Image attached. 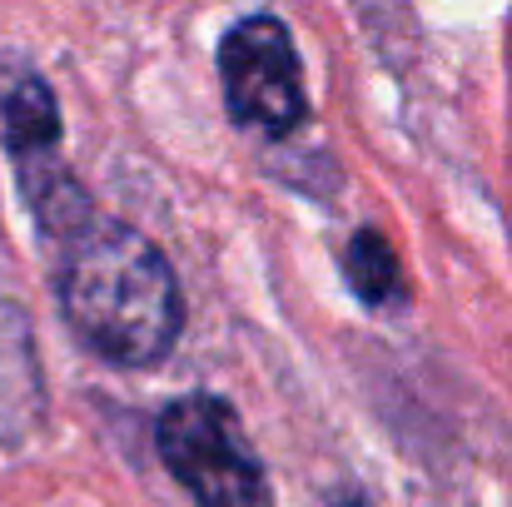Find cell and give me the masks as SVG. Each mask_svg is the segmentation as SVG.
<instances>
[{"label": "cell", "mask_w": 512, "mask_h": 507, "mask_svg": "<svg viewBox=\"0 0 512 507\" xmlns=\"http://www.w3.org/2000/svg\"><path fill=\"white\" fill-rule=\"evenodd\" d=\"M60 314L70 334L115 368H155L184 334V289L165 249L130 229L95 219L60 259Z\"/></svg>", "instance_id": "cell-1"}, {"label": "cell", "mask_w": 512, "mask_h": 507, "mask_svg": "<svg viewBox=\"0 0 512 507\" xmlns=\"http://www.w3.org/2000/svg\"><path fill=\"white\" fill-rule=\"evenodd\" d=\"M155 448L194 507H274L264 458L254 453L234 403L219 393H184L165 403Z\"/></svg>", "instance_id": "cell-2"}, {"label": "cell", "mask_w": 512, "mask_h": 507, "mask_svg": "<svg viewBox=\"0 0 512 507\" xmlns=\"http://www.w3.org/2000/svg\"><path fill=\"white\" fill-rule=\"evenodd\" d=\"M219 85L239 130L284 140L309 120L304 65L279 15H249L219 40Z\"/></svg>", "instance_id": "cell-3"}, {"label": "cell", "mask_w": 512, "mask_h": 507, "mask_svg": "<svg viewBox=\"0 0 512 507\" xmlns=\"http://www.w3.org/2000/svg\"><path fill=\"white\" fill-rule=\"evenodd\" d=\"M50 413L30 314L0 294V448H25Z\"/></svg>", "instance_id": "cell-4"}, {"label": "cell", "mask_w": 512, "mask_h": 507, "mask_svg": "<svg viewBox=\"0 0 512 507\" xmlns=\"http://www.w3.org/2000/svg\"><path fill=\"white\" fill-rule=\"evenodd\" d=\"M60 105L45 75L35 70H15L0 90V140L10 165H30V160H50L60 155Z\"/></svg>", "instance_id": "cell-5"}, {"label": "cell", "mask_w": 512, "mask_h": 507, "mask_svg": "<svg viewBox=\"0 0 512 507\" xmlns=\"http://www.w3.org/2000/svg\"><path fill=\"white\" fill-rule=\"evenodd\" d=\"M343 279H348L353 299L368 304V309H393L398 299H408L403 264H398L393 244L378 229H358L348 239V249H343Z\"/></svg>", "instance_id": "cell-6"}, {"label": "cell", "mask_w": 512, "mask_h": 507, "mask_svg": "<svg viewBox=\"0 0 512 507\" xmlns=\"http://www.w3.org/2000/svg\"><path fill=\"white\" fill-rule=\"evenodd\" d=\"M334 507H368V503H363V498H339Z\"/></svg>", "instance_id": "cell-7"}]
</instances>
